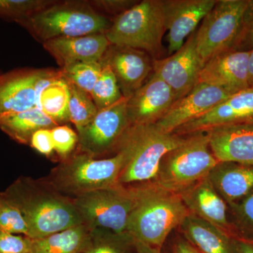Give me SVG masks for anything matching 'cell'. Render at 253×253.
<instances>
[{
    "instance_id": "15",
    "label": "cell",
    "mask_w": 253,
    "mask_h": 253,
    "mask_svg": "<svg viewBox=\"0 0 253 253\" xmlns=\"http://www.w3.org/2000/svg\"><path fill=\"white\" fill-rule=\"evenodd\" d=\"M176 101L172 89L153 73L147 81L127 99L126 111L131 126L156 124Z\"/></svg>"
},
{
    "instance_id": "7",
    "label": "cell",
    "mask_w": 253,
    "mask_h": 253,
    "mask_svg": "<svg viewBox=\"0 0 253 253\" xmlns=\"http://www.w3.org/2000/svg\"><path fill=\"white\" fill-rule=\"evenodd\" d=\"M186 136L165 132L155 124L131 126L126 134L130 155L118 184L138 186L154 182L163 156L181 144Z\"/></svg>"
},
{
    "instance_id": "36",
    "label": "cell",
    "mask_w": 253,
    "mask_h": 253,
    "mask_svg": "<svg viewBox=\"0 0 253 253\" xmlns=\"http://www.w3.org/2000/svg\"><path fill=\"white\" fill-rule=\"evenodd\" d=\"M33 239L0 231V253H30Z\"/></svg>"
},
{
    "instance_id": "11",
    "label": "cell",
    "mask_w": 253,
    "mask_h": 253,
    "mask_svg": "<svg viewBox=\"0 0 253 253\" xmlns=\"http://www.w3.org/2000/svg\"><path fill=\"white\" fill-rule=\"evenodd\" d=\"M196 31L174 54L154 60L153 73L172 89L176 100L194 89L204 66L196 48Z\"/></svg>"
},
{
    "instance_id": "23",
    "label": "cell",
    "mask_w": 253,
    "mask_h": 253,
    "mask_svg": "<svg viewBox=\"0 0 253 253\" xmlns=\"http://www.w3.org/2000/svg\"><path fill=\"white\" fill-rule=\"evenodd\" d=\"M221 198L231 206L253 191V166L235 162H219L208 176Z\"/></svg>"
},
{
    "instance_id": "4",
    "label": "cell",
    "mask_w": 253,
    "mask_h": 253,
    "mask_svg": "<svg viewBox=\"0 0 253 253\" xmlns=\"http://www.w3.org/2000/svg\"><path fill=\"white\" fill-rule=\"evenodd\" d=\"M17 23L43 44L56 38L105 34L112 21L87 1H56Z\"/></svg>"
},
{
    "instance_id": "30",
    "label": "cell",
    "mask_w": 253,
    "mask_h": 253,
    "mask_svg": "<svg viewBox=\"0 0 253 253\" xmlns=\"http://www.w3.org/2000/svg\"><path fill=\"white\" fill-rule=\"evenodd\" d=\"M101 64V72L90 93L98 111L116 104L124 97L112 70L108 65Z\"/></svg>"
},
{
    "instance_id": "12",
    "label": "cell",
    "mask_w": 253,
    "mask_h": 253,
    "mask_svg": "<svg viewBox=\"0 0 253 253\" xmlns=\"http://www.w3.org/2000/svg\"><path fill=\"white\" fill-rule=\"evenodd\" d=\"M100 62L108 65L117 80L123 96L130 98L154 71V59L141 50L111 44Z\"/></svg>"
},
{
    "instance_id": "2",
    "label": "cell",
    "mask_w": 253,
    "mask_h": 253,
    "mask_svg": "<svg viewBox=\"0 0 253 253\" xmlns=\"http://www.w3.org/2000/svg\"><path fill=\"white\" fill-rule=\"evenodd\" d=\"M131 186L134 188L135 204L126 232L135 241L162 249L168 236L179 227L189 212L179 194L154 183Z\"/></svg>"
},
{
    "instance_id": "39",
    "label": "cell",
    "mask_w": 253,
    "mask_h": 253,
    "mask_svg": "<svg viewBox=\"0 0 253 253\" xmlns=\"http://www.w3.org/2000/svg\"><path fill=\"white\" fill-rule=\"evenodd\" d=\"M234 244L236 253H253V241L234 238Z\"/></svg>"
},
{
    "instance_id": "19",
    "label": "cell",
    "mask_w": 253,
    "mask_h": 253,
    "mask_svg": "<svg viewBox=\"0 0 253 253\" xmlns=\"http://www.w3.org/2000/svg\"><path fill=\"white\" fill-rule=\"evenodd\" d=\"M46 69L20 68L0 75V118L36 108V84Z\"/></svg>"
},
{
    "instance_id": "40",
    "label": "cell",
    "mask_w": 253,
    "mask_h": 253,
    "mask_svg": "<svg viewBox=\"0 0 253 253\" xmlns=\"http://www.w3.org/2000/svg\"><path fill=\"white\" fill-rule=\"evenodd\" d=\"M173 253H200L199 251L186 241L184 239H180L176 241L173 247Z\"/></svg>"
},
{
    "instance_id": "35",
    "label": "cell",
    "mask_w": 253,
    "mask_h": 253,
    "mask_svg": "<svg viewBox=\"0 0 253 253\" xmlns=\"http://www.w3.org/2000/svg\"><path fill=\"white\" fill-rule=\"evenodd\" d=\"M253 49V0H249L242 26L233 51H251Z\"/></svg>"
},
{
    "instance_id": "9",
    "label": "cell",
    "mask_w": 253,
    "mask_h": 253,
    "mask_svg": "<svg viewBox=\"0 0 253 253\" xmlns=\"http://www.w3.org/2000/svg\"><path fill=\"white\" fill-rule=\"evenodd\" d=\"M249 0H217L196 31V48L204 64L234 47Z\"/></svg>"
},
{
    "instance_id": "38",
    "label": "cell",
    "mask_w": 253,
    "mask_h": 253,
    "mask_svg": "<svg viewBox=\"0 0 253 253\" xmlns=\"http://www.w3.org/2000/svg\"><path fill=\"white\" fill-rule=\"evenodd\" d=\"M29 145L40 154L51 156L54 151L51 129H42L37 131L32 136Z\"/></svg>"
},
{
    "instance_id": "42",
    "label": "cell",
    "mask_w": 253,
    "mask_h": 253,
    "mask_svg": "<svg viewBox=\"0 0 253 253\" xmlns=\"http://www.w3.org/2000/svg\"><path fill=\"white\" fill-rule=\"evenodd\" d=\"M249 68L250 87L253 88V49L250 51Z\"/></svg>"
},
{
    "instance_id": "10",
    "label": "cell",
    "mask_w": 253,
    "mask_h": 253,
    "mask_svg": "<svg viewBox=\"0 0 253 253\" xmlns=\"http://www.w3.org/2000/svg\"><path fill=\"white\" fill-rule=\"evenodd\" d=\"M127 99L98 111L93 121L78 131L76 151L95 158L116 154L131 125L126 111Z\"/></svg>"
},
{
    "instance_id": "1",
    "label": "cell",
    "mask_w": 253,
    "mask_h": 253,
    "mask_svg": "<svg viewBox=\"0 0 253 253\" xmlns=\"http://www.w3.org/2000/svg\"><path fill=\"white\" fill-rule=\"evenodd\" d=\"M0 195L22 213L28 236L32 239L83 224L73 199L61 194L44 178L21 176Z\"/></svg>"
},
{
    "instance_id": "26",
    "label": "cell",
    "mask_w": 253,
    "mask_h": 253,
    "mask_svg": "<svg viewBox=\"0 0 253 253\" xmlns=\"http://www.w3.org/2000/svg\"><path fill=\"white\" fill-rule=\"evenodd\" d=\"M56 126V123L36 107L0 118V129L20 144L29 145L37 131Z\"/></svg>"
},
{
    "instance_id": "43",
    "label": "cell",
    "mask_w": 253,
    "mask_h": 253,
    "mask_svg": "<svg viewBox=\"0 0 253 253\" xmlns=\"http://www.w3.org/2000/svg\"><path fill=\"white\" fill-rule=\"evenodd\" d=\"M0 75H1V73H0Z\"/></svg>"
},
{
    "instance_id": "31",
    "label": "cell",
    "mask_w": 253,
    "mask_h": 253,
    "mask_svg": "<svg viewBox=\"0 0 253 253\" xmlns=\"http://www.w3.org/2000/svg\"><path fill=\"white\" fill-rule=\"evenodd\" d=\"M60 69L68 82L90 94L99 77L102 64L100 61L76 63Z\"/></svg>"
},
{
    "instance_id": "8",
    "label": "cell",
    "mask_w": 253,
    "mask_h": 253,
    "mask_svg": "<svg viewBox=\"0 0 253 253\" xmlns=\"http://www.w3.org/2000/svg\"><path fill=\"white\" fill-rule=\"evenodd\" d=\"M72 199L83 224L91 229H106L118 234L126 232L135 204L133 186L118 184Z\"/></svg>"
},
{
    "instance_id": "18",
    "label": "cell",
    "mask_w": 253,
    "mask_h": 253,
    "mask_svg": "<svg viewBox=\"0 0 253 253\" xmlns=\"http://www.w3.org/2000/svg\"><path fill=\"white\" fill-rule=\"evenodd\" d=\"M205 131L219 162L253 166V121L216 126Z\"/></svg>"
},
{
    "instance_id": "5",
    "label": "cell",
    "mask_w": 253,
    "mask_h": 253,
    "mask_svg": "<svg viewBox=\"0 0 253 253\" xmlns=\"http://www.w3.org/2000/svg\"><path fill=\"white\" fill-rule=\"evenodd\" d=\"M186 136L181 144L163 156L152 182L178 194L208 177L219 163L211 150L206 131Z\"/></svg>"
},
{
    "instance_id": "34",
    "label": "cell",
    "mask_w": 253,
    "mask_h": 253,
    "mask_svg": "<svg viewBox=\"0 0 253 253\" xmlns=\"http://www.w3.org/2000/svg\"><path fill=\"white\" fill-rule=\"evenodd\" d=\"M51 137L55 152L60 161L69 157L76 151L78 142L77 133L70 126L62 125L51 129Z\"/></svg>"
},
{
    "instance_id": "20",
    "label": "cell",
    "mask_w": 253,
    "mask_h": 253,
    "mask_svg": "<svg viewBox=\"0 0 253 253\" xmlns=\"http://www.w3.org/2000/svg\"><path fill=\"white\" fill-rule=\"evenodd\" d=\"M179 194L189 213L212 223L234 238L228 205L208 177Z\"/></svg>"
},
{
    "instance_id": "25",
    "label": "cell",
    "mask_w": 253,
    "mask_h": 253,
    "mask_svg": "<svg viewBox=\"0 0 253 253\" xmlns=\"http://www.w3.org/2000/svg\"><path fill=\"white\" fill-rule=\"evenodd\" d=\"M92 229L84 224L33 239L30 253H83L90 243Z\"/></svg>"
},
{
    "instance_id": "27",
    "label": "cell",
    "mask_w": 253,
    "mask_h": 253,
    "mask_svg": "<svg viewBox=\"0 0 253 253\" xmlns=\"http://www.w3.org/2000/svg\"><path fill=\"white\" fill-rule=\"evenodd\" d=\"M134 239L128 232L118 234L101 229H92L90 243L83 253H131Z\"/></svg>"
},
{
    "instance_id": "17",
    "label": "cell",
    "mask_w": 253,
    "mask_h": 253,
    "mask_svg": "<svg viewBox=\"0 0 253 253\" xmlns=\"http://www.w3.org/2000/svg\"><path fill=\"white\" fill-rule=\"evenodd\" d=\"M253 121V88L231 95L221 104L174 133L185 136L216 126Z\"/></svg>"
},
{
    "instance_id": "41",
    "label": "cell",
    "mask_w": 253,
    "mask_h": 253,
    "mask_svg": "<svg viewBox=\"0 0 253 253\" xmlns=\"http://www.w3.org/2000/svg\"><path fill=\"white\" fill-rule=\"evenodd\" d=\"M134 246H135L136 253H163L162 249L151 247L135 240H134Z\"/></svg>"
},
{
    "instance_id": "6",
    "label": "cell",
    "mask_w": 253,
    "mask_h": 253,
    "mask_svg": "<svg viewBox=\"0 0 253 253\" xmlns=\"http://www.w3.org/2000/svg\"><path fill=\"white\" fill-rule=\"evenodd\" d=\"M166 31L162 0H144L116 16L105 36L111 44L141 50L156 60Z\"/></svg>"
},
{
    "instance_id": "28",
    "label": "cell",
    "mask_w": 253,
    "mask_h": 253,
    "mask_svg": "<svg viewBox=\"0 0 253 253\" xmlns=\"http://www.w3.org/2000/svg\"><path fill=\"white\" fill-rule=\"evenodd\" d=\"M68 84L70 88L69 121L79 131L93 121L97 114L98 109L89 93L70 82Z\"/></svg>"
},
{
    "instance_id": "13",
    "label": "cell",
    "mask_w": 253,
    "mask_h": 253,
    "mask_svg": "<svg viewBox=\"0 0 253 253\" xmlns=\"http://www.w3.org/2000/svg\"><path fill=\"white\" fill-rule=\"evenodd\" d=\"M230 96L217 86L199 83L184 97L176 100L155 125L165 132L174 133L181 126L209 112Z\"/></svg>"
},
{
    "instance_id": "32",
    "label": "cell",
    "mask_w": 253,
    "mask_h": 253,
    "mask_svg": "<svg viewBox=\"0 0 253 253\" xmlns=\"http://www.w3.org/2000/svg\"><path fill=\"white\" fill-rule=\"evenodd\" d=\"M56 1L54 0H0V18L18 23Z\"/></svg>"
},
{
    "instance_id": "37",
    "label": "cell",
    "mask_w": 253,
    "mask_h": 253,
    "mask_svg": "<svg viewBox=\"0 0 253 253\" xmlns=\"http://www.w3.org/2000/svg\"><path fill=\"white\" fill-rule=\"evenodd\" d=\"M89 4L94 9L101 13L114 14L116 16L123 14L138 2L131 0H93L87 1Z\"/></svg>"
},
{
    "instance_id": "21",
    "label": "cell",
    "mask_w": 253,
    "mask_h": 253,
    "mask_svg": "<svg viewBox=\"0 0 253 253\" xmlns=\"http://www.w3.org/2000/svg\"><path fill=\"white\" fill-rule=\"evenodd\" d=\"M61 68L76 63L100 61L111 45L105 34L60 38L43 43Z\"/></svg>"
},
{
    "instance_id": "24",
    "label": "cell",
    "mask_w": 253,
    "mask_h": 253,
    "mask_svg": "<svg viewBox=\"0 0 253 253\" xmlns=\"http://www.w3.org/2000/svg\"><path fill=\"white\" fill-rule=\"evenodd\" d=\"M179 228L184 239L200 253H236L232 236L194 214L189 213Z\"/></svg>"
},
{
    "instance_id": "29",
    "label": "cell",
    "mask_w": 253,
    "mask_h": 253,
    "mask_svg": "<svg viewBox=\"0 0 253 253\" xmlns=\"http://www.w3.org/2000/svg\"><path fill=\"white\" fill-rule=\"evenodd\" d=\"M228 207L234 238L253 241V191Z\"/></svg>"
},
{
    "instance_id": "3",
    "label": "cell",
    "mask_w": 253,
    "mask_h": 253,
    "mask_svg": "<svg viewBox=\"0 0 253 253\" xmlns=\"http://www.w3.org/2000/svg\"><path fill=\"white\" fill-rule=\"evenodd\" d=\"M129 155L126 134L116 154L95 158L75 151L69 157L60 161L44 179L61 194L73 199L85 193L117 185Z\"/></svg>"
},
{
    "instance_id": "22",
    "label": "cell",
    "mask_w": 253,
    "mask_h": 253,
    "mask_svg": "<svg viewBox=\"0 0 253 253\" xmlns=\"http://www.w3.org/2000/svg\"><path fill=\"white\" fill-rule=\"evenodd\" d=\"M69 84L61 69H46L36 84V107L58 126L69 121Z\"/></svg>"
},
{
    "instance_id": "14",
    "label": "cell",
    "mask_w": 253,
    "mask_h": 253,
    "mask_svg": "<svg viewBox=\"0 0 253 253\" xmlns=\"http://www.w3.org/2000/svg\"><path fill=\"white\" fill-rule=\"evenodd\" d=\"M217 1L162 0L169 55L180 49Z\"/></svg>"
},
{
    "instance_id": "16",
    "label": "cell",
    "mask_w": 253,
    "mask_h": 253,
    "mask_svg": "<svg viewBox=\"0 0 253 253\" xmlns=\"http://www.w3.org/2000/svg\"><path fill=\"white\" fill-rule=\"evenodd\" d=\"M250 51H226L205 63L199 83L221 88L233 95L249 89Z\"/></svg>"
},
{
    "instance_id": "33",
    "label": "cell",
    "mask_w": 253,
    "mask_h": 253,
    "mask_svg": "<svg viewBox=\"0 0 253 253\" xmlns=\"http://www.w3.org/2000/svg\"><path fill=\"white\" fill-rule=\"evenodd\" d=\"M0 231L28 236L27 223L16 206L0 195Z\"/></svg>"
}]
</instances>
